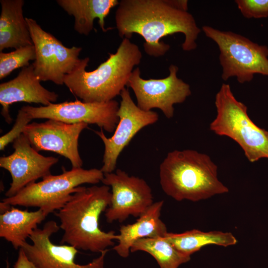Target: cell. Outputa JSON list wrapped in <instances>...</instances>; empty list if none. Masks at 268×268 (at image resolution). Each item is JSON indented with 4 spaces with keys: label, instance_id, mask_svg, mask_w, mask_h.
<instances>
[{
    "label": "cell",
    "instance_id": "cell-10",
    "mask_svg": "<svg viewBox=\"0 0 268 268\" xmlns=\"http://www.w3.org/2000/svg\"><path fill=\"white\" fill-rule=\"evenodd\" d=\"M120 104L115 100L106 102L89 103L81 101H65L48 106H25L21 108L32 119H48L73 124H94L109 133L115 131L119 123Z\"/></svg>",
    "mask_w": 268,
    "mask_h": 268
},
{
    "label": "cell",
    "instance_id": "cell-19",
    "mask_svg": "<svg viewBox=\"0 0 268 268\" xmlns=\"http://www.w3.org/2000/svg\"><path fill=\"white\" fill-rule=\"evenodd\" d=\"M57 2L69 15L74 16V30L85 35L93 30L96 18L102 30L106 32L105 18L111 9L119 3L117 0H58Z\"/></svg>",
    "mask_w": 268,
    "mask_h": 268
},
{
    "label": "cell",
    "instance_id": "cell-20",
    "mask_svg": "<svg viewBox=\"0 0 268 268\" xmlns=\"http://www.w3.org/2000/svg\"><path fill=\"white\" fill-rule=\"evenodd\" d=\"M46 216L40 209L29 211L12 206L0 214V237L19 250Z\"/></svg>",
    "mask_w": 268,
    "mask_h": 268
},
{
    "label": "cell",
    "instance_id": "cell-15",
    "mask_svg": "<svg viewBox=\"0 0 268 268\" xmlns=\"http://www.w3.org/2000/svg\"><path fill=\"white\" fill-rule=\"evenodd\" d=\"M13 152L0 158V167L7 170L12 182L5 194L15 196L28 185L50 174L51 168L59 161L54 156H45L36 150L22 134L13 142Z\"/></svg>",
    "mask_w": 268,
    "mask_h": 268
},
{
    "label": "cell",
    "instance_id": "cell-21",
    "mask_svg": "<svg viewBox=\"0 0 268 268\" xmlns=\"http://www.w3.org/2000/svg\"><path fill=\"white\" fill-rule=\"evenodd\" d=\"M163 237L180 252L190 256L206 245L213 244L226 247L237 243L231 232H203L195 229L181 233L167 232Z\"/></svg>",
    "mask_w": 268,
    "mask_h": 268
},
{
    "label": "cell",
    "instance_id": "cell-28",
    "mask_svg": "<svg viewBox=\"0 0 268 268\" xmlns=\"http://www.w3.org/2000/svg\"><path fill=\"white\" fill-rule=\"evenodd\" d=\"M9 267V264L7 261H6V268H8Z\"/></svg>",
    "mask_w": 268,
    "mask_h": 268
},
{
    "label": "cell",
    "instance_id": "cell-11",
    "mask_svg": "<svg viewBox=\"0 0 268 268\" xmlns=\"http://www.w3.org/2000/svg\"><path fill=\"white\" fill-rule=\"evenodd\" d=\"M101 182L112 189L111 203L105 211L108 223L122 222L130 215L138 217L153 203L151 189L146 182L121 169L104 173Z\"/></svg>",
    "mask_w": 268,
    "mask_h": 268
},
{
    "label": "cell",
    "instance_id": "cell-8",
    "mask_svg": "<svg viewBox=\"0 0 268 268\" xmlns=\"http://www.w3.org/2000/svg\"><path fill=\"white\" fill-rule=\"evenodd\" d=\"M35 47L36 58L32 64L35 75L40 81L64 84L66 75L79 63L80 47L67 48L51 33L44 30L33 19L26 17Z\"/></svg>",
    "mask_w": 268,
    "mask_h": 268
},
{
    "label": "cell",
    "instance_id": "cell-25",
    "mask_svg": "<svg viewBox=\"0 0 268 268\" xmlns=\"http://www.w3.org/2000/svg\"><path fill=\"white\" fill-rule=\"evenodd\" d=\"M32 119L21 108L18 111L17 118L12 129L0 138V150H3L5 146L23 134L25 127L30 124Z\"/></svg>",
    "mask_w": 268,
    "mask_h": 268
},
{
    "label": "cell",
    "instance_id": "cell-1",
    "mask_svg": "<svg viewBox=\"0 0 268 268\" xmlns=\"http://www.w3.org/2000/svg\"><path fill=\"white\" fill-rule=\"evenodd\" d=\"M119 35L131 38L134 33L144 40L143 48L149 56L158 58L164 55L170 46L160 39L177 33H183L184 51L196 49V40L201 32L193 16L176 9L166 0H122L115 13Z\"/></svg>",
    "mask_w": 268,
    "mask_h": 268
},
{
    "label": "cell",
    "instance_id": "cell-27",
    "mask_svg": "<svg viewBox=\"0 0 268 268\" xmlns=\"http://www.w3.org/2000/svg\"><path fill=\"white\" fill-rule=\"evenodd\" d=\"M168 3L173 7L185 11H188V1L187 0H166Z\"/></svg>",
    "mask_w": 268,
    "mask_h": 268
},
{
    "label": "cell",
    "instance_id": "cell-4",
    "mask_svg": "<svg viewBox=\"0 0 268 268\" xmlns=\"http://www.w3.org/2000/svg\"><path fill=\"white\" fill-rule=\"evenodd\" d=\"M217 166L205 153L193 149L169 152L159 166L163 191L177 201L193 202L229 192L217 177Z\"/></svg>",
    "mask_w": 268,
    "mask_h": 268
},
{
    "label": "cell",
    "instance_id": "cell-2",
    "mask_svg": "<svg viewBox=\"0 0 268 268\" xmlns=\"http://www.w3.org/2000/svg\"><path fill=\"white\" fill-rule=\"evenodd\" d=\"M111 197L110 187L105 185L78 187L67 203L55 212L64 231L60 244L93 253L114 245L118 235L99 227L100 216L110 205Z\"/></svg>",
    "mask_w": 268,
    "mask_h": 268
},
{
    "label": "cell",
    "instance_id": "cell-6",
    "mask_svg": "<svg viewBox=\"0 0 268 268\" xmlns=\"http://www.w3.org/2000/svg\"><path fill=\"white\" fill-rule=\"evenodd\" d=\"M103 177L104 173L96 168L64 170L60 175L50 174L41 181L28 185L15 196L5 198L1 201L11 206L38 207L47 216L62 208L78 187L84 184H96Z\"/></svg>",
    "mask_w": 268,
    "mask_h": 268
},
{
    "label": "cell",
    "instance_id": "cell-22",
    "mask_svg": "<svg viewBox=\"0 0 268 268\" xmlns=\"http://www.w3.org/2000/svg\"><path fill=\"white\" fill-rule=\"evenodd\" d=\"M138 251L151 255L160 268H178L180 265L191 260V256L180 252L163 237L137 240L132 245L131 252Z\"/></svg>",
    "mask_w": 268,
    "mask_h": 268
},
{
    "label": "cell",
    "instance_id": "cell-23",
    "mask_svg": "<svg viewBox=\"0 0 268 268\" xmlns=\"http://www.w3.org/2000/svg\"><path fill=\"white\" fill-rule=\"evenodd\" d=\"M36 53L33 45L22 47L9 53H0V79L5 78L14 70L28 66L35 60Z\"/></svg>",
    "mask_w": 268,
    "mask_h": 268
},
{
    "label": "cell",
    "instance_id": "cell-24",
    "mask_svg": "<svg viewBox=\"0 0 268 268\" xmlns=\"http://www.w3.org/2000/svg\"><path fill=\"white\" fill-rule=\"evenodd\" d=\"M235 2L246 18L268 17V0H236Z\"/></svg>",
    "mask_w": 268,
    "mask_h": 268
},
{
    "label": "cell",
    "instance_id": "cell-14",
    "mask_svg": "<svg viewBox=\"0 0 268 268\" xmlns=\"http://www.w3.org/2000/svg\"><path fill=\"white\" fill-rule=\"evenodd\" d=\"M88 126L85 123L69 124L48 119L43 123L27 125L23 134L37 151L54 152L67 158L72 168H82L83 161L78 151V139Z\"/></svg>",
    "mask_w": 268,
    "mask_h": 268
},
{
    "label": "cell",
    "instance_id": "cell-17",
    "mask_svg": "<svg viewBox=\"0 0 268 268\" xmlns=\"http://www.w3.org/2000/svg\"><path fill=\"white\" fill-rule=\"evenodd\" d=\"M163 203V201L153 202L135 222L120 226L118 243L113 248L120 256L127 258L132 245L139 239L164 237L168 232L160 218Z\"/></svg>",
    "mask_w": 268,
    "mask_h": 268
},
{
    "label": "cell",
    "instance_id": "cell-26",
    "mask_svg": "<svg viewBox=\"0 0 268 268\" xmlns=\"http://www.w3.org/2000/svg\"><path fill=\"white\" fill-rule=\"evenodd\" d=\"M13 268H35L33 264L28 259L21 248L18 250L17 259L13 265Z\"/></svg>",
    "mask_w": 268,
    "mask_h": 268
},
{
    "label": "cell",
    "instance_id": "cell-13",
    "mask_svg": "<svg viewBox=\"0 0 268 268\" xmlns=\"http://www.w3.org/2000/svg\"><path fill=\"white\" fill-rule=\"evenodd\" d=\"M60 229L55 221H48L29 236L31 244L26 241L22 245L20 248L35 268H104L108 249L90 263L78 264L75 261L78 250L69 245H56L51 241V236Z\"/></svg>",
    "mask_w": 268,
    "mask_h": 268
},
{
    "label": "cell",
    "instance_id": "cell-18",
    "mask_svg": "<svg viewBox=\"0 0 268 268\" xmlns=\"http://www.w3.org/2000/svg\"><path fill=\"white\" fill-rule=\"evenodd\" d=\"M0 51L33 45L26 18L23 0H1Z\"/></svg>",
    "mask_w": 268,
    "mask_h": 268
},
{
    "label": "cell",
    "instance_id": "cell-9",
    "mask_svg": "<svg viewBox=\"0 0 268 268\" xmlns=\"http://www.w3.org/2000/svg\"><path fill=\"white\" fill-rule=\"evenodd\" d=\"M168 76L161 79H144L138 67L132 72L128 86L134 91L137 106L145 111L160 109L168 119L174 114V105L183 103L191 94L189 84L178 77V67L171 65Z\"/></svg>",
    "mask_w": 268,
    "mask_h": 268
},
{
    "label": "cell",
    "instance_id": "cell-16",
    "mask_svg": "<svg viewBox=\"0 0 268 268\" xmlns=\"http://www.w3.org/2000/svg\"><path fill=\"white\" fill-rule=\"evenodd\" d=\"M40 81L34 73L32 64H30L23 67L16 77L0 84L1 114L7 123L12 121L9 109L13 103L23 102L46 106L57 101L58 94L44 88Z\"/></svg>",
    "mask_w": 268,
    "mask_h": 268
},
{
    "label": "cell",
    "instance_id": "cell-7",
    "mask_svg": "<svg viewBox=\"0 0 268 268\" xmlns=\"http://www.w3.org/2000/svg\"><path fill=\"white\" fill-rule=\"evenodd\" d=\"M205 36L213 41L219 51L222 79L236 77L240 83L250 82L256 74L268 76V47L253 42L231 31L202 26Z\"/></svg>",
    "mask_w": 268,
    "mask_h": 268
},
{
    "label": "cell",
    "instance_id": "cell-12",
    "mask_svg": "<svg viewBox=\"0 0 268 268\" xmlns=\"http://www.w3.org/2000/svg\"><path fill=\"white\" fill-rule=\"evenodd\" d=\"M120 96L121 100L117 113L119 121L113 135L107 137L103 130L95 131L104 145L103 165L100 169L104 173L113 172L120 153L134 135L142 128L155 123L159 119L157 112L140 109L133 101L128 89L124 88Z\"/></svg>",
    "mask_w": 268,
    "mask_h": 268
},
{
    "label": "cell",
    "instance_id": "cell-3",
    "mask_svg": "<svg viewBox=\"0 0 268 268\" xmlns=\"http://www.w3.org/2000/svg\"><path fill=\"white\" fill-rule=\"evenodd\" d=\"M142 54L138 46L124 38L116 53L91 71L86 68L89 58L80 59L73 71L66 75L64 84L75 96L89 103L106 102L120 95L128 85L134 67Z\"/></svg>",
    "mask_w": 268,
    "mask_h": 268
},
{
    "label": "cell",
    "instance_id": "cell-5",
    "mask_svg": "<svg viewBox=\"0 0 268 268\" xmlns=\"http://www.w3.org/2000/svg\"><path fill=\"white\" fill-rule=\"evenodd\" d=\"M215 105L217 114L210 130L236 142L251 162L268 158V132L251 120L247 106L237 100L229 84L221 85L215 95Z\"/></svg>",
    "mask_w": 268,
    "mask_h": 268
}]
</instances>
